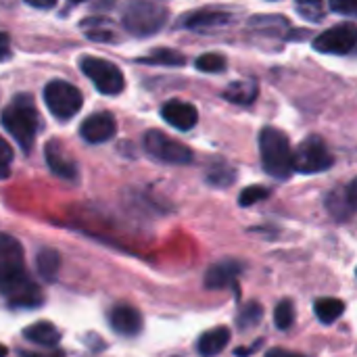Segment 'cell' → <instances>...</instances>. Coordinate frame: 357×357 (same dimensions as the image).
Segmentation results:
<instances>
[{"instance_id": "cell-13", "label": "cell", "mask_w": 357, "mask_h": 357, "mask_svg": "<svg viewBox=\"0 0 357 357\" xmlns=\"http://www.w3.org/2000/svg\"><path fill=\"white\" fill-rule=\"evenodd\" d=\"M241 272H243V266L238 261H230L228 259V261L215 264L205 274V287L211 289V291L232 287L236 282V278L241 276Z\"/></svg>"}, {"instance_id": "cell-12", "label": "cell", "mask_w": 357, "mask_h": 357, "mask_svg": "<svg viewBox=\"0 0 357 357\" xmlns=\"http://www.w3.org/2000/svg\"><path fill=\"white\" fill-rule=\"evenodd\" d=\"M161 115H163V119L169 126H174V128H178L182 132L195 128L197 126V117H199L197 109L192 105H188V102H182V100H169L161 109Z\"/></svg>"}, {"instance_id": "cell-29", "label": "cell", "mask_w": 357, "mask_h": 357, "mask_svg": "<svg viewBox=\"0 0 357 357\" xmlns=\"http://www.w3.org/2000/svg\"><path fill=\"white\" fill-rule=\"evenodd\" d=\"M10 163H13V151L6 144V140L0 138V180L8 178L10 174Z\"/></svg>"}, {"instance_id": "cell-26", "label": "cell", "mask_w": 357, "mask_h": 357, "mask_svg": "<svg viewBox=\"0 0 357 357\" xmlns=\"http://www.w3.org/2000/svg\"><path fill=\"white\" fill-rule=\"evenodd\" d=\"M297 2V10L310 19V21H320L324 15V0H295Z\"/></svg>"}, {"instance_id": "cell-9", "label": "cell", "mask_w": 357, "mask_h": 357, "mask_svg": "<svg viewBox=\"0 0 357 357\" xmlns=\"http://www.w3.org/2000/svg\"><path fill=\"white\" fill-rule=\"evenodd\" d=\"M356 42V25L354 23H343V25L331 27L328 31L320 33L314 40V48L318 52H326V54H347V52L354 50Z\"/></svg>"}, {"instance_id": "cell-30", "label": "cell", "mask_w": 357, "mask_h": 357, "mask_svg": "<svg viewBox=\"0 0 357 357\" xmlns=\"http://www.w3.org/2000/svg\"><path fill=\"white\" fill-rule=\"evenodd\" d=\"M328 2L335 13H341V15H356L357 13V0H328Z\"/></svg>"}, {"instance_id": "cell-32", "label": "cell", "mask_w": 357, "mask_h": 357, "mask_svg": "<svg viewBox=\"0 0 357 357\" xmlns=\"http://www.w3.org/2000/svg\"><path fill=\"white\" fill-rule=\"evenodd\" d=\"M266 357H307L303 356V354H295V351H289V349H278V347H274V349H270Z\"/></svg>"}, {"instance_id": "cell-31", "label": "cell", "mask_w": 357, "mask_h": 357, "mask_svg": "<svg viewBox=\"0 0 357 357\" xmlns=\"http://www.w3.org/2000/svg\"><path fill=\"white\" fill-rule=\"evenodd\" d=\"M8 56H10V38L4 31H0V61Z\"/></svg>"}, {"instance_id": "cell-22", "label": "cell", "mask_w": 357, "mask_h": 357, "mask_svg": "<svg viewBox=\"0 0 357 357\" xmlns=\"http://www.w3.org/2000/svg\"><path fill=\"white\" fill-rule=\"evenodd\" d=\"M59 266H61V257L56 251L52 249H42L38 253V272L44 280L52 282L59 274Z\"/></svg>"}, {"instance_id": "cell-25", "label": "cell", "mask_w": 357, "mask_h": 357, "mask_svg": "<svg viewBox=\"0 0 357 357\" xmlns=\"http://www.w3.org/2000/svg\"><path fill=\"white\" fill-rule=\"evenodd\" d=\"M274 320H276V326L280 331H289L293 324H295V305L293 301L284 299L276 305V312H274Z\"/></svg>"}, {"instance_id": "cell-4", "label": "cell", "mask_w": 357, "mask_h": 357, "mask_svg": "<svg viewBox=\"0 0 357 357\" xmlns=\"http://www.w3.org/2000/svg\"><path fill=\"white\" fill-rule=\"evenodd\" d=\"M259 149H261V161L270 176L274 178H289L293 172V151L289 144V138L274 128H266L259 136Z\"/></svg>"}, {"instance_id": "cell-8", "label": "cell", "mask_w": 357, "mask_h": 357, "mask_svg": "<svg viewBox=\"0 0 357 357\" xmlns=\"http://www.w3.org/2000/svg\"><path fill=\"white\" fill-rule=\"evenodd\" d=\"M144 146H146L149 155H153L155 159L165 161V163L184 165V163H190L192 157H195L192 151H190L186 144H182V142H178V140L165 136V134L159 132V130H151V132L144 136Z\"/></svg>"}, {"instance_id": "cell-11", "label": "cell", "mask_w": 357, "mask_h": 357, "mask_svg": "<svg viewBox=\"0 0 357 357\" xmlns=\"http://www.w3.org/2000/svg\"><path fill=\"white\" fill-rule=\"evenodd\" d=\"M109 322L111 328L123 337H134L142 328V316L130 305H115L109 314Z\"/></svg>"}, {"instance_id": "cell-24", "label": "cell", "mask_w": 357, "mask_h": 357, "mask_svg": "<svg viewBox=\"0 0 357 357\" xmlns=\"http://www.w3.org/2000/svg\"><path fill=\"white\" fill-rule=\"evenodd\" d=\"M140 63H155V65H169V67H180L186 63V59L176 52V50H169V48H159L155 50L151 56H144L140 59Z\"/></svg>"}, {"instance_id": "cell-17", "label": "cell", "mask_w": 357, "mask_h": 357, "mask_svg": "<svg viewBox=\"0 0 357 357\" xmlns=\"http://www.w3.org/2000/svg\"><path fill=\"white\" fill-rule=\"evenodd\" d=\"M328 209L333 211V215L337 220H347L356 209V182H351L345 192L337 190L335 195H331L328 197Z\"/></svg>"}, {"instance_id": "cell-18", "label": "cell", "mask_w": 357, "mask_h": 357, "mask_svg": "<svg viewBox=\"0 0 357 357\" xmlns=\"http://www.w3.org/2000/svg\"><path fill=\"white\" fill-rule=\"evenodd\" d=\"M23 337L29 343L42 345V347H56L61 341V333L50 322H36L29 328L23 331Z\"/></svg>"}, {"instance_id": "cell-10", "label": "cell", "mask_w": 357, "mask_h": 357, "mask_svg": "<svg viewBox=\"0 0 357 357\" xmlns=\"http://www.w3.org/2000/svg\"><path fill=\"white\" fill-rule=\"evenodd\" d=\"M115 132H117V123H115L111 113H94L79 128L82 138L86 142H92V144H100V142L111 140L115 136Z\"/></svg>"}, {"instance_id": "cell-27", "label": "cell", "mask_w": 357, "mask_h": 357, "mask_svg": "<svg viewBox=\"0 0 357 357\" xmlns=\"http://www.w3.org/2000/svg\"><path fill=\"white\" fill-rule=\"evenodd\" d=\"M268 197H270V190H268V188H264V186H249V188H245V190L241 192L238 205L249 207V205H255V203H259V201H264V199H268Z\"/></svg>"}, {"instance_id": "cell-6", "label": "cell", "mask_w": 357, "mask_h": 357, "mask_svg": "<svg viewBox=\"0 0 357 357\" xmlns=\"http://www.w3.org/2000/svg\"><path fill=\"white\" fill-rule=\"evenodd\" d=\"M333 155L326 149L324 140L318 136H310L305 138L297 151L293 153V169L301 172V174H318L324 172L333 165Z\"/></svg>"}, {"instance_id": "cell-1", "label": "cell", "mask_w": 357, "mask_h": 357, "mask_svg": "<svg viewBox=\"0 0 357 357\" xmlns=\"http://www.w3.org/2000/svg\"><path fill=\"white\" fill-rule=\"evenodd\" d=\"M0 295L10 307H38L44 297L40 287L29 278L23 264V249L17 238L0 232Z\"/></svg>"}, {"instance_id": "cell-3", "label": "cell", "mask_w": 357, "mask_h": 357, "mask_svg": "<svg viewBox=\"0 0 357 357\" xmlns=\"http://www.w3.org/2000/svg\"><path fill=\"white\" fill-rule=\"evenodd\" d=\"M123 27L134 36H153L167 21V8L155 0H128L121 8Z\"/></svg>"}, {"instance_id": "cell-35", "label": "cell", "mask_w": 357, "mask_h": 357, "mask_svg": "<svg viewBox=\"0 0 357 357\" xmlns=\"http://www.w3.org/2000/svg\"><path fill=\"white\" fill-rule=\"evenodd\" d=\"M0 357H6V347L0 345Z\"/></svg>"}, {"instance_id": "cell-36", "label": "cell", "mask_w": 357, "mask_h": 357, "mask_svg": "<svg viewBox=\"0 0 357 357\" xmlns=\"http://www.w3.org/2000/svg\"><path fill=\"white\" fill-rule=\"evenodd\" d=\"M71 2H86V0H71Z\"/></svg>"}, {"instance_id": "cell-21", "label": "cell", "mask_w": 357, "mask_h": 357, "mask_svg": "<svg viewBox=\"0 0 357 357\" xmlns=\"http://www.w3.org/2000/svg\"><path fill=\"white\" fill-rule=\"evenodd\" d=\"M314 310H316V316H318V320H320L322 324H335V322L343 316L345 303H343L341 299H331V297H326V299H318L316 305H314Z\"/></svg>"}, {"instance_id": "cell-19", "label": "cell", "mask_w": 357, "mask_h": 357, "mask_svg": "<svg viewBox=\"0 0 357 357\" xmlns=\"http://www.w3.org/2000/svg\"><path fill=\"white\" fill-rule=\"evenodd\" d=\"M257 86L253 82H232L224 90V98L234 105H251L257 98Z\"/></svg>"}, {"instance_id": "cell-15", "label": "cell", "mask_w": 357, "mask_h": 357, "mask_svg": "<svg viewBox=\"0 0 357 357\" xmlns=\"http://www.w3.org/2000/svg\"><path fill=\"white\" fill-rule=\"evenodd\" d=\"M46 161H48L50 169H52L56 176L65 178V180H73L75 174H77L75 163H73L71 159L65 157V151H63L61 142H54V140H52V142L46 144Z\"/></svg>"}, {"instance_id": "cell-34", "label": "cell", "mask_w": 357, "mask_h": 357, "mask_svg": "<svg viewBox=\"0 0 357 357\" xmlns=\"http://www.w3.org/2000/svg\"><path fill=\"white\" fill-rule=\"evenodd\" d=\"M25 2L36 6V8H50V6H54L56 0H25Z\"/></svg>"}, {"instance_id": "cell-33", "label": "cell", "mask_w": 357, "mask_h": 357, "mask_svg": "<svg viewBox=\"0 0 357 357\" xmlns=\"http://www.w3.org/2000/svg\"><path fill=\"white\" fill-rule=\"evenodd\" d=\"M21 357H65L61 351H50V354H33V351H19Z\"/></svg>"}, {"instance_id": "cell-20", "label": "cell", "mask_w": 357, "mask_h": 357, "mask_svg": "<svg viewBox=\"0 0 357 357\" xmlns=\"http://www.w3.org/2000/svg\"><path fill=\"white\" fill-rule=\"evenodd\" d=\"M82 27L86 29V36L90 40H96V42H113L117 40L113 33H115V27L111 25V21H107L105 17H96V19H88L82 23Z\"/></svg>"}, {"instance_id": "cell-16", "label": "cell", "mask_w": 357, "mask_h": 357, "mask_svg": "<svg viewBox=\"0 0 357 357\" xmlns=\"http://www.w3.org/2000/svg\"><path fill=\"white\" fill-rule=\"evenodd\" d=\"M228 343H230V331L226 326H218L199 339V354L203 357L220 356Z\"/></svg>"}, {"instance_id": "cell-7", "label": "cell", "mask_w": 357, "mask_h": 357, "mask_svg": "<svg viewBox=\"0 0 357 357\" xmlns=\"http://www.w3.org/2000/svg\"><path fill=\"white\" fill-rule=\"evenodd\" d=\"M79 67L84 75L90 77L102 94H119L123 90V73L113 63L98 56H84L79 61Z\"/></svg>"}, {"instance_id": "cell-5", "label": "cell", "mask_w": 357, "mask_h": 357, "mask_svg": "<svg viewBox=\"0 0 357 357\" xmlns=\"http://www.w3.org/2000/svg\"><path fill=\"white\" fill-rule=\"evenodd\" d=\"M44 100L46 107L50 109L52 115H56L59 119H69L73 117L79 109H82V92L63 79H54L44 88Z\"/></svg>"}, {"instance_id": "cell-28", "label": "cell", "mask_w": 357, "mask_h": 357, "mask_svg": "<svg viewBox=\"0 0 357 357\" xmlns=\"http://www.w3.org/2000/svg\"><path fill=\"white\" fill-rule=\"evenodd\" d=\"M224 65H226V61L220 54H203L197 59L199 71H207V73H220L224 69Z\"/></svg>"}, {"instance_id": "cell-23", "label": "cell", "mask_w": 357, "mask_h": 357, "mask_svg": "<svg viewBox=\"0 0 357 357\" xmlns=\"http://www.w3.org/2000/svg\"><path fill=\"white\" fill-rule=\"evenodd\" d=\"M261 318H264V310H261V305H259V303H255V301H251V303L243 305V310L238 312V316H236V324H238V328H241V331H251L253 326H257V324L261 322Z\"/></svg>"}, {"instance_id": "cell-14", "label": "cell", "mask_w": 357, "mask_h": 357, "mask_svg": "<svg viewBox=\"0 0 357 357\" xmlns=\"http://www.w3.org/2000/svg\"><path fill=\"white\" fill-rule=\"evenodd\" d=\"M230 23V15L226 13H218V10H201L195 15H188V19L184 21V25L192 31H201V33H209V31H218L222 27H226Z\"/></svg>"}, {"instance_id": "cell-2", "label": "cell", "mask_w": 357, "mask_h": 357, "mask_svg": "<svg viewBox=\"0 0 357 357\" xmlns=\"http://www.w3.org/2000/svg\"><path fill=\"white\" fill-rule=\"evenodd\" d=\"M4 130L19 142L23 151H29L38 134V111L29 96H17L2 111Z\"/></svg>"}]
</instances>
